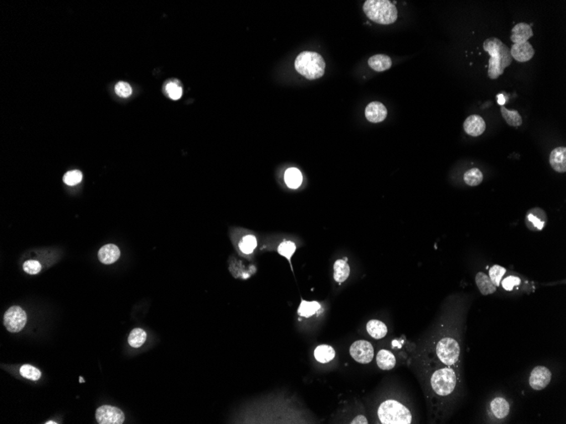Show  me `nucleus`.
I'll return each instance as SVG.
<instances>
[{"label": "nucleus", "mask_w": 566, "mask_h": 424, "mask_svg": "<svg viewBox=\"0 0 566 424\" xmlns=\"http://www.w3.org/2000/svg\"><path fill=\"white\" fill-rule=\"evenodd\" d=\"M484 50L490 54L488 64V77L495 80L505 72L513 61L510 49L497 38H489L483 43Z\"/></svg>", "instance_id": "f257e3e1"}, {"label": "nucleus", "mask_w": 566, "mask_h": 424, "mask_svg": "<svg viewBox=\"0 0 566 424\" xmlns=\"http://www.w3.org/2000/svg\"><path fill=\"white\" fill-rule=\"evenodd\" d=\"M363 11L369 19L378 24H393L398 19V10L388 0H367Z\"/></svg>", "instance_id": "f03ea898"}, {"label": "nucleus", "mask_w": 566, "mask_h": 424, "mask_svg": "<svg viewBox=\"0 0 566 424\" xmlns=\"http://www.w3.org/2000/svg\"><path fill=\"white\" fill-rule=\"evenodd\" d=\"M295 69L308 80H316L324 75L326 63L321 54L315 52L305 51L297 57Z\"/></svg>", "instance_id": "7ed1b4c3"}, {"label": "nucleus", "mask_w": 566, "mask_h": 424, "mask_svg": "<svg viewBox=\"0 0 566 424\" xmlns=\"http://www.w3.org/2000/svg\"><path fill=\"white\" fill-rule=\"evenodd\" d=\"M377 415L382 423H411L412 414L402 403L395 400H387L380 405Z\"/></svg>", "instance_id": "20e7f679"}, {"label": "nucleus", "mask_w": 566, "mask_h": 424, "mask_svg": "<svg viewBox=\"0 0 566 424\" xmlns=\"http://www.w3.org/2000/svg\"><path fill=\"white\" fill-rule=\"evenodd\" d=\"M457 376L453 368H440L434 371L431 377V386L435 394L447 396L454 392L456 387Z\"/></svg>", "instance_id": "39448f33"}, {"label": "nucleus", "mask_w": 566, "mask_h": 424, "mask_svg": "<svg viewBox=\"0 0 566 424\" xmlns=\"http://www.w3.org/2000/svg\"><path fill=\"white\" fill-rule=\"evenodd\" d=\"M436 354L441 363L448 367L458 363L460 355V347L456 340L451 337H444L436 346Z\"/></svg>", "instance_id": "423d86ee"}, {"label": "nucleus", "mask_w": 566, "mask_h": 424, "mask_svg": "<svg viewBox=\"0 0 566 424\" xmlns=\"http://www.w3.org/2000/svg\"><path fill=\"white\" fill-rule=\"evenodd\" d=\"M27 323V314L24 310L15 306L7 310L4 317V324L11 333L22 331Z\"/></svg>", "instance_id": "0eeeda50"}, {"label": "nucleus", "mask_w": 566, "mask_h": 424, "mask_svg": "<svg viewBox=\"0 0 566 424\" xmlns=\"http://www.w3.org/2000/svg\"><path fill=\"white\" fill-rule=\"evenodd\" d=\"M349 352L351 357L361 364L371 363L374 357L373 346L366 341L353 342L350 347Z\"/></svg>", "instance_id": "6e6552de"}, {"label": "nucleus", "mask_w": 566, "mask_h": 424, "mask_svg": "<svg viewBox=\"0 0 566 424\" xmlns=\"http://www.w3.org/2000/svg\"><path fill=\"white\" fill-rule=\"evenodd\" d=\"M96 419L99 424H121L125 421V415L117 407L103 405L97 409Z\"/></svg>", "instance_id": "1a4fd4ad"}, {"label": "nucleus", "mask_w": 566, "mask_h": 424, "mask_svg": "<svg viewBox=\"0 0 566 424\" xmlns=\"http://www.w3.org/2000/svg\"><path fill=\"white\" fill-rule=\"evenodd\" d=\"M552 379L550 370L543 366L533 368L529 378L530 386L535 390H542L549 384Z\"/></svg>", "instance_id": "9d476101"}, {"label": "nucleus", "mask_w": 566, "mask_h": 424, "mask_svg": "<svg viewBox=\"0 0 566 424\" xmlns=\"http://www.w3.org/2000/svg\"><path fill=\"white\" fill-rule=\"evenodd\" d=\"M510 54L513 59L516 61L527 62L534 56L535 50L532 44L528 42L523 43H514L510 49Z\"/></svg>", "instance_id": "9b49d317"}, {"label": "nucleus", "mask_w": 566, "mask_h": 424, "mask_svg": "<svg viewBox=\"0 0 566 424\" xmlns=\"http://www.w3.org/2000/svg\"><path fill=\"white\" fill-rule=\"evenodd\" d=\"M366 117L371 123H380L387 118V110L384 104L380 102H372L366 108Z\"/></svg>", "instance_id": "f8f14e48"}, {"label": "nucleus", "mask_w": 566, "mask_h": 424, "mask_svg": "<svg viewBox=\"0 0 566 424\" xmlns=\"http://www.w3.org/2000/svg\"><path fill=\"white\" fill-rule=\"evenodd\" d=\"M464 130L470 136H479L486 130V123L480 115H470L464 122Z\"/></svg>", "instance_id": "ddd939ff"}, {"label": "nucleus", "mask_w": 566, "mask_h": 424, "mask_svg": "<svg viewBox=\"0 0 566 424\" xmlns=\"http://www.w3.org/2000/svg\"><path fill=\"white\" fill-rule=\"evenodd\" d=\"M549 163L552 168L558 173L566 171V147H556L550 153Z\"/></svg>", "instance_id": "4468645a"}, {"label": "nucleus", "mask_w": 566, "mask_h": 424, "mask_svg": "<svg viewBox=\"0 0 566 424\" xmlns=\"http://www.w3.org/2000/svg\"><path fill=\"white\" fill-rule=\"evenodd\" d=\"M533 37L532 27L526 23H519L512 29L511 41L514 43H523L528 42Z\"/></svg>", "instance_id": "2eb2a0df"}, {"label": "nucleus", "mask_w": 566, "mask_h": 424, "mask_svg": "<svg viewBox=\"0 0 566 424\" xmlns=\"http://www.w3.org/2000/svg\"><path fill=\"white\" fill-rule=\"evenodd\" d=\"M120 256V249L113 244H108L102 247L99 251V259L104 264H114Z\"/></svg>", "instance_id": "dca6fc26"}, {"label": "nucleus", "mask_w": 566, "mask_h": 424, "mask_svg": "<svg viewBox=\"0 0 566 424\" xmlns=\"http://www.w3.org/2000/svg\"><path fill=\"white\" fill-rule=\"evenodd\" d=\"M392 59L390 57L385 54H377L371 57L368 60L369 66L375 71L382 72L392 67Z\"/></svg>", "instance_id": "f3484780"}, {"label": "nucleus", "mask_w": 566, "mask_h": 424, "mask_svg": "<svg viewBox=\"0 0 566 424\" xmlns=\"http://www.w3.org/2000/svg\"><path fill=\"white\" fill-rule=\"evenodd\" d=\"M475 283L476 286L478 287L479 291H481V293L483 296H487L490 294H492L497 290V286L493 285V283L491 282L489 276L484 274V273H478L476 276H475Z\"/></svg>", "instance_id": "a211bd4d"}, {"label": "nucleus", "mask_w": 566, "mask_h": 424, "mask_svg": "<svg viewBox=\"0 0 566 424\" xmlns=\"http://www.w3.org/2000/svg\"><path fill=\"white\" fill-rule=\"evenodd\" d=\"M491 409L497 418H505L510 413V404L505 398H494L491 402Z\"/></svg>", "instance_id": "6ab92c4d"}, {"label": "nucleus", "mask_w": 566, "mask_h": 424, "mask_svg": "<svg viewBox=\"0 0 566 424\" xmlns=\"http://www.w3.org/2000/svg\"><path fill=\"white\" fill-rule=\"evenodd\" d=\"M377 363L382 370H391L396 365V358L392 352L382 349L377 356Z\"/></svg>", "instance_id": "aec40b11"}, {"label": "nucleus", "mask_w": 566, "mask_h": 424, "mask_svg": "<svg viewBox=\"0 0 566 424\" xmlns=\"http://www.w3.org/2000/svg\"><path fill=\"white\" fill-rule=\"evenodd\" d=\"M366 330L372 338L381 340L387 333V328L384 323L379 320L369 321L366 324Z\"/></svg>", "instance_id": "412c9836"}, {"label": "nucleus", "mask_w": 566, "mask_h": 424, "mask_svg": "<svg viewBox=\"0 0 566 424\" xmlns=\"http://www.w3.org/2000/svg\"><path fill=\"white\" fill-rule=\"evenodd\" d=\"M350 274V268L346 259H339L334 264V280L337 282H344Z\"/></svg>", "instance_id": "4be33fe9"}, {"label": "nucleus", "mask_w": 566, "mask_h": 424, "mask_svg": "<svg viewBox=\"0 0 566 424\" xmlns=\"http://www.w3.org/2000/svg\"><path fill=\"white\" fill-rule=\"evenodd\" d=\"M284 181H285V183L289 188L297 189L302 184V174L298 168H289V169H287L285 175H284Z\"/></svg>", "instance_id": "5701e85b"}, {"label": "nucleus", "mask_w": 566, "mask_h": 424, "mask_svg": "<svg viewBox=\"0 0 566 424\" xmlns=\"http://www.w3.org/2000/svg\"><path fill=\"white\" fill-rule=\"evenodd\" d=\"M336 356L335 350L327 345H321L316 347L315 350V358L318 362L321 363H326L333 360Z\"/></svg>", "instance_id": "b1692460"}, {"label": "nucleus", "mask_w": 566, "mask_h": 424, "mask_svg": "<svg viewBox=\"0 0 566 424\" xmlns=\"http://www.w3.org/2000/svg\"><path fill=\"white\" fill-rule=\"evenodd\" d=\"M321 309V304L317 302H307L302 300L299 305L298 313L304 317H310Z\"/></svg>", "instance_id": "393cba45"}, {"label": "nucleus", "mask_w": 566, "mask_h": 424, "mask_svg": "<svg viewBox=\"0 0 566 424\" xmlns=\"http://www.w3.org/2000/svg\"><path fill=\"white\" fill-rule=\"evenodd\" d=\"M501 114L509 126L518 127L522 125V118L517 110H509L507 108L502 106Z\"/></svg>", "instance_id": "a878e982"}, {"label": "nucleus", "mask_w": 566, "mask_h": 424, "mask_svg": "<svg viewBox=\"0 0 566 424\" xmlns=\"http://www.w3.org/2000/svg\"><path fill=\"white\" fill-rule=\"evenodd\" d=\"M147 339V333L142 328H134L130 333L128 343L133 348H139L145 344Z\"/></svg>", "instance_id": "bb28decb"}, {"label": "nucleus", "mask_w": 566, "mask_h": 424, "mask_svg": "<svg viewBox=\"0 0 566 424\" xmlns=\"http://www.w3.org/2000/svg\"><path fill=\"white\" fill-rule=\"evenodd\" d=\"M464 180L468 186L476 187L481 184L483 181V175L481 171L477 168H470L465 172L464 175Z\"/></svg>", "instance_id": "cd10ccee"}, {"label": "nucleus", "mask_w": 566, "mask_h": 424, "mask_svg": "<svg viewBox=\"0 0 566 424\" xmlns=\"http://www.w3.org/2000/svg\"><path fill=\"white\" fill-rule=\"evenodd\" d=\"M239 249L244 254H251L257 247V239L254 235H245L239 242Z\"/></svg>", "instance_id": "c85d7f7f"}, {"label": "nucleus", "mask_w": 566, "mask_h": 424, "mask_svg": "<svg viewBox=\"0 0 566 424\" xmlns=\"http://www.w3.org/2000/svg\"><path fill=\"white\" fill-rule=\"evenodd\" d=\"M296 249L297 246L295 243L290 241V240H286V241L280 243L278 246V253L280 254V256L286 258L289 261H290L292 257L296 251Z\"/></svg>", "instance_id": "c756f323"}, {"label": "nucleus", "mask_w": 566, "mask_h": 424, "mask_svg": "<svg viewBox=\"0 0 566 424\" xmlns=\"http://www.w3.org/2000/svg\"><path fill=\"white\" fill-rule=\"evenodd\" d=\"M20 374L26 379L33 380V381H37L41 378V372L39 369L35 368V367H32V365H28V364L23 365L22 368H20Z\"/></svg>", "instance_id": "7c9ffc66"}, {"label": "nucleus", "mask_w": 566, "mask_h": 424, "mask_svg": "<svg viewBox=\"0 0 566 424\" xmlns=\"http://www.w3.org/2000/svg\"><path fill=\"white\" fill-rule=\"evenodd\" d=\"M506 273V270L505 268L501 267L500 265H494L489 270V278L491 280V282L493 283L495 286H499L500 285V281L502 280V278Z\"/></svg>", "instance_id": "2f4dec72"}, {"label": "nucleus", "mask_w": 566, "mask_h": 424, "mask_svg": "<svg viewBox=\"0 0 566 424\" xmlns=\"http://www.w3.org/2000/svg\"><path fill=\"white\" fill-rule=\"evenodd\" d=\"M83 175L80 171H73L67 172L64 176L63 181L68 186H75L82 182Z\"/></svg>", "instance_id": "473e14b6"}, {"label": "nucleus", "mask_w": 566, "mask_h": 424, "mask_svg": "<svg viewBox=\"0 0 566 424\" xmlns=\"http://www.w3.org/2000/svg\"><path fill=\"white\" fill-rule=\"evenodd\" d=\"M166 92L169 97L173 100H178L182 97V89L178 84L175 82H170L166 85Z\"/></svg>", "instance_id": "72a5a7b5"}, {"label": "nucleus", "mask_w": 566, "mask_h": 424, "mask_svg": "<svg viewBox=\"0 0 566 424\" xmlns=\"http://www.w3.org/2000/svg\"><path fill=\"white\" fill-rule=\"evenodd\" d=\"M23 270L29 275H37L42 270L40 263L36 260H29L23 264Z\"/></svg>", "instance_id": "f704fd0d"}, {"label": "nucleus", "mask_w": 566, "mask_h": 424, "mask_svg": "<svg viewBox=\"0 0 566 424\" xmlns=\"http://www.w3.org/2000/svg\"><path fill=\"white\" fill-rule=\"evenodd\" d=\"M115 94L121 98H128L132 92L131 86L129 85L128 83L123 82V81L118 83L117 85L115 86Z\"/></svg>", "instance_id": "c9c22d12"}, {"label": "nucleus", "mask_w": 566, "mask_h": 424, "mask_svg": "<svg viewBox=\"0 0 566 424\" xmlns=\"http://www.w3.org/2000/svg\"><path fill=\"white\" fill-rule=\"evenodd\" d=\"M521 284V279L516 276H509L503 280L502 286L506 291H512L514 287Z\"/></svg>", "instance_id": "e433bc0d"}, {"label": "nucleus", "mask_w": 566, "mask_h": 424, "mask_svg": "<svg viewBox=\"0 0 566 424\" xmlns=\"http://www.w3.org/2000/svg\"><path fill=\"white\" fill-rule=\"evenodd\" d=\"M527 219H528L529 221L532 222L534 226L537 227V229H542L544 223L541 221L537 217L534 216V215H532V214H529L528 216H527Z\"/></svg>", "instance_id": "4c0bfd02"}, {"label": "nucleus", "mask_w": 566, "mask_h": 424, "mask_svg": "<svg viewBox=\"0 0 566 424\" xmlns=\"http://www.w3.org/2000/svg\"><path fill=\"white\" fill-rule=\"evenodd\" d=\"M497 98L498 103H499V104H500V105H502V106H504V104H505V102H506V99H505V96H504V94H499V95H498L497 96Z\"/></svg>", "instance_id": "58836bf2"}, {"label": "nucleus", "mask_w": 566, "mask_h": 424, "mask_svg": "<svg viewBox=\"0 0 566 424\" xmlns=\"http://www.w3.org/2000/svg\"><path fill=\"white\" fill-rule=\"evenodd\" d=\"M356 421H358V423H367V420L363 416H361L360 418L355 419L352 421V423H356Z\"/></svg>", "instance_id": "ea45409f"}, {"label": "nucleus", "mask_w": 566, "mask_h": 424, "mask_svg": "<svg viewBox=\"0 0 566 424\" xmlns=\"http://www.w3.org/2000/svg\"><path fill=\"white\" fill-rule=\"evenodd\" d=\"M45 423L46 424H52V423L56 424L57 422H54V421H47V422H45Z\"/></svg>", "instance_id": "a19ab883"}, {"label": "nucleus", "mask_w": 566, "mask_h": 424, "mask_svg": "<svg viewBox=\"0 0 566 424\" xmlns=\"http://www.w3.org/2000/svg\"><path fill=\"white\" fill-rule=\"evenodd\" d=\"M79 380H80L81 383H83V382H85V381H84V379H83V377H80V378H79Z\"/></svg>", "instance_id": "79ce46f5"}]
</instances>
